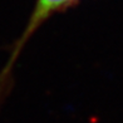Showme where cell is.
I'll return each mask as SVG.
<instances>
[{"label":"cell","mask_w":123,"mask_h":123,"mask_svg":"<svg viewBox=\"0 0 123 123\" xmlns=\"http://www.w3.org/2000/svg\"><path fill=\"white\" fill-rule=\"evenodd\" d=\"M73 1H75V0H38V5L35 8V12H34V14H33L31 19H30V23H29V25H28V29L25 31L24 37L21 38V40L19 43V47L15 49L14 57L16 55L18 49H20L21 44L25 42L26 37H29L43 20H45L52 13L57 12V10H60L62 8H65L67 5H69L70 3H73ZM14 57L12 58V60H10L12 63H13Z\"/></svg>","instance_id":"obj_1"}]
</instances>
